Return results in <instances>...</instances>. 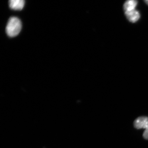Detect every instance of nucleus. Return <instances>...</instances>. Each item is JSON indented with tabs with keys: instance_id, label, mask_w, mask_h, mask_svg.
<instances>
[{
	"instance_id": "obj_1",
	"label": "nucleus",
	"mask_w": 148,
	"mask_h": 148,
	"mask_svg": "<svg viewBox=\"0 0 148 148\" xmlns=\"http://www.w3.org/2000/svg\"><path fill=\"white\" fill-rule=\"evenodd\" d=\"M22 27L21 22L17 17H11L9 19L6 27V32L9 36H16L21 32Z\"/></svg>"
},
{
	"instance_id": "obj_2",
	"label": "nucleus",
	"mask_w": 148,
	"mask_h": 148,
	"mask_svg": "<svg viewBox=\"0 0 148 148\" xmlns=\"http://www.w3.org/2000/svg\"><path fill=\"white\" fill-rule=\"evenodd\" d=\"M134 127L137 129L148 128V117L147 116H140L136 119L133 123Z\"/></svg>"
},
{
	"instance_id": "obj_3",
	"label": "nucleus",
	"mask_w": 148,
	"mask_h": 148,
	"mask_svg": "<svg viewBox=\"0 0 148 148\" xmlns=\"http://www.w3.org/2000/svg\"><path fill=\"white\" fill-rule=\"evenodd\" d=\"M124 13L127 20L131 23H135L138 21L140 18V13L136 9L130 11L125 12Z\"/></svg>"
},
{
	"instance_id": "obj_4",
	"label": "nucleus",
	"mask_w": 148,
	"mask_h": 148,
	"mask_svg": "<svg viewBox=\"0 0 148 148\" xmlns=\"http://www.w3.org/2000/svg\"><path fill=\"white\" fill-rule=\"evenodd\" d=\"M9 7L14 10H20L24 8L25 5L24 0H9Z\"/></svg>"
},
{
	"instance_id": "obj_5",
	"label": "nucleus",
	"mask_w": 148,
	"mask_h": 148,
	"mask_svg": "<svg viewBox=\"0 0 148 148\" xmlns=\"http://www.w3.org/2000/svg\"><path fill=\"white\" fill-rule=\"evenodd\" d=\"M138 4L137 0H126L123 5L124 12L135 10Z\"/></svg>"
},
{
	"instance_id": "obj_6",
	"label": "nucleus",
	"mask_w": 148,
	"mask_h": 148,
	"mask_svg": "<svg viewBox=\"0 0 148 148\" xmlns=\"http://www.w3.org/2000/svg\"><path fill=\"white\" fill-rule=\"evenodd\" d=\"M143 137L144 139L148 140V128L145 129L143 134Z\"/></svg>"
},
{
	"instance_id": "obj_7",
	"label": "nucleus",
	"mask_w": 148,
	"mask_h": 148,
	"mask_svg": "<svg viewBox=\"0 0 148 148\" xmlns=\"http://www.w3.org/2000/svg\"><path fill=\"white\" fill-rule=\"evenodd\" d=\"M145 1V3L148 5V0H144Z\"/></svg>"
}]
</instances>
